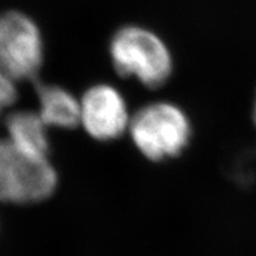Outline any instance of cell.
Here are the masks:
<instances>
[{"mask_svg": "<svg viewBox=\"0 0 256 256\" xmlns=\"http://www.w3.org/2000/svg\"><path fill=\"white\" fill-rule=\"evenodd\" d=\"M108 52L115 71L149 89L162 86L172 74V56L165 40L142 25H126L115 32Z\"/></svg>", "mask_w": 256, "mask_h": 256, "instance_id": "cell-1", "label": "cell"}, {"mask_svg": "<svg viewBox=\"0 0 256 256\" xmlns=\"http://www.w3.org/2000/svg\"><path fill=\"white\" fill-rule=\"evenodd\" d=\"M132 142L150 161H165L184 150L191 138V122L178 104L149 102L132 114L128 128Z\"/></svg>", "mask_w": 256, "mask_h": 256, "instance_id": "cell-2", "label": "cell"}, {"mask_svg": "<svg viewBox=\"0 0 256 256\" xmlns=\"http://www.w3.org/2000/svg\"><path fill=\"white\" fill-rule=\"evenodd\" d=\"M56 186V170L48 158L25 154L0 138V202L36 204L48 199Z\"/></svg>", "mask_w": 256, "mask_h": 256, "instance_id": "cell-3", "label": "cell"}, {"mask_svg": "<svg viewBox=\"0 0 256 256\" xmlns=\"http://www.w3.org/2000/svg\"><path fill=\"white\" fill-rule=\"evenodd\" d=\"M44 38L28 14H0V67L16 81L33 80L44 63Z\"/></svg>", "mask_w": 256, "mask_h": 256, "instance_id": "cell-4", "label": "cell"}, {"mask_svg": "<svg viewBox=\"0 0 256 256\" xmlns=\"http://www.w3.org/2000/svg\"><path fill=\"white\" fill-rule=\"evenodd\" d=\"M132 114L124 97L108 84H96L80 98V126L98 142H112L128 131Z\"/></svg>", "mask_w": 256, "mask_h": 256, "instance_id": "cell-5", "label": "cell"}, {"mask_svg": "<svg viewBox=\"0 0 256 256\" xmlns=\"http://www.w3.org/2000/svg\"><path fill=\"white\" fill-rule=\"evenodd\" d=\"M7 140L25 154L48 158V127L37 110H17L6 119Z\"/></svg>", "mask_w": 256, "mask_h": 256, "instance_id": "cell-6", "label": "cell"}, {"mask_svg": "<svg viewBox=\"0 0 256 256\" xmlns=\"http://www.w3.org/2000/svg\"><path fill=\"white\" fill-rule=\"evenodd\" d=\"M37 112L48 128L70 130L80 126V98L59 85H38Z\"/></svg>", "mask_w": 256, "mask_h": 256, "instance_id": "cell-7", "label": "cell"}, {"mask_svg": "<svg viewBox=\"0 0 256 256\" xmlns=\"http://www.w3.org/2000/svg\"><path fill=\"white\" fill-rule=\"evenodd\" d=\"M16 80H14L3 68L0 67V114L16 102Z\"/></svg>", "mask_w": 256, "mask_h": 256, "instance_id": "cell-8", "label": "cell"}, {"mask_svg": "<svg viewBox=\"0 0 256 256\" xmlns=\"http://www.w3.org/2000/svg\"><path fill=\"white\" fill-rule=\"evenodd\" d=\"M252 118H254V123H255V127H256V97H255V102H254V112H252Z\"/></svg>", "mask_w": 256, "mask_h": 256, "instance_id": "cell-9", "label": "cell"}]
</instances>
